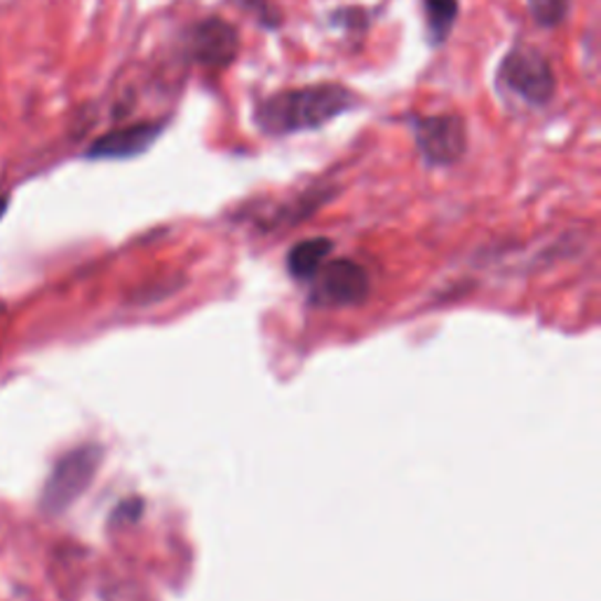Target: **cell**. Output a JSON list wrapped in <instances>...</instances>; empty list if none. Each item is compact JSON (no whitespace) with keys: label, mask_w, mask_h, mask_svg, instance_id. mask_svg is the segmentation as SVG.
I'll use <instances>...</instances> for the list:
<instances>
[{"label":"cell","mask_w":601,"mask_h":601,"mask_svg":"<svg viewBox=\"0 0 601 601\" xmlns=\"http://www.w3.org/2000/svg\"><path fill=\"white\" fill-rule=\"evenodd\" d=\"M360 104L357 94L341 83H315L271 94L259 102L254 123L271 137L319 129Z\"/></svg>","instance_id":"cell-1"},{"label":"cell","mask_w":601,"mask_h":601,"mask_svg":"<svg viewBox=\"0 0 601 601\" xmlns=\"http://www.w3.org/2000/svg\"><path fill=\"white\" fill-rule=\"evenodd\" d=\"M498 81L507 92L536 108L550 104L557 92L555 68L534 45H517L507 52L498 66Z\"/></svg>","instance_id":"cell-2"},{"label":"cell","mask_w":601,"mask_h":601,"mask_svg":"<svg viewBox=\"0 0 601 601\" xmlns=\"http://www.w3.org/2000/svg\"><path fill=\"white\" fill-rule=\"evenodd\" d=\"M102 456L104 454L97 444H85L68 451L64 458H60L41 494L43 510L48 515H60L68 510L89 488L102 465Z\"/></svg>","instance_id":"cell-3"},{"label":"cell","mask_w":601,"mask_h":601,"mask_svg":"<svg viewBox=\"0 0 601 601\" xmlns=\"http://www.w3.org/2000/svg\"><path fill=\"white\" fill-rule=\"evenodd\" d=\"M413 139L430 167L456 165L467 154V123L458 113L413 116Z\"/></svg>","instance_id":"cell-4"},{"label":"cell","mask_w":601,"mask_h":601,"mask_svg":"<svg viewBox=\"0 0 601 601\" xmlns=\"http://www.w3.org/2000/svg\"><path fill=\"white\" fill-rule=\"evenodd\" d=\"M240 48L238 29L221 17L202 19L186 38L188 60L210 71L229 68L238 60Z\"/></svg>","instance_id":"cell-5"},{"label":"cell","mask_w":601,"mask_h":601,"mask_svg":"<svg viewBox=\"0 0 601 601\" xmlns=\"http://www.w3.org/2000/svg\"><path fill=\"white\" fill-rule=\"evenodd\" d=\"M313 300L319 306H352L369 294L367 271L350 259H338L317 271Z\"/></svg>","instance_id":"cell-6"},{"label":"cell","mask_w":601,"mask_h":601,"mask_svg":"<svg viewBox=\"0 0 601 601\" xmlns=\"http://www.w3.org/2000/svg\"><path fill=\"white\" fill-rule=\"evenodd\" d=\"M165 131V120H144L113 129L94 139L87 148L89 160H129L144 156Z\"/></svg>","instance_id":"cell-7"},{"label":"cell","mask_w":601,"mask_h":601,"mask_svg":"<svg viewBox=\"0 0 601 601\" xmlns=\"http://www.w3.org/2000/svg\"><path fill=\"white\" fill-rule=\"evenodd\" d=\"M331 250H334V242L329 238H308L294 244L287 256V268L292 277L296 280L315 277L317 271L323 268L325 259L331 254Z\"/></svg>","instance_id":"cell-8"},{"label":"cell","mask_w":601,"mask_h":601,"mask_svg":"<svg viewBox=\"0 0 601 601\" xmlns=\"http://www.w3.org/2000/svg\"><path fill=\"white\" fill-rule=\"evenodd\" d=\"M423 14H425L430 43L442 45L449 38V33L456 27L461 6L458 0H423Z\"/></svg>","instance_id":"cell-9"},{"label":"cell","mask_w":601,"mask_h":601,"mask_svg":"<svg viewBox=\"0 0 601 601\" xmlns=\"http://www.w3.org/2000/svg\"><path fill=\"white\" fill-rule=\"evenodd\" d=\"M531 17L542 29H557L571 14V0H529Z\"/></svg>","instance_id":"cell-10"},{"label":"cell","mask_w":601,"mask_h":601,"mask_svg":"<svg viewBox=\"0 0 601 601\" xmlns=\"http://www.w3.org/2000/svg\"><path fill=\"white\" fill-rule=\"evenodd\" d=\"M8 204H10V200L3 196V198H0V219H3V214L8 212Z\"/></svg>","instance_id":"cell-11"}]
</instances>
